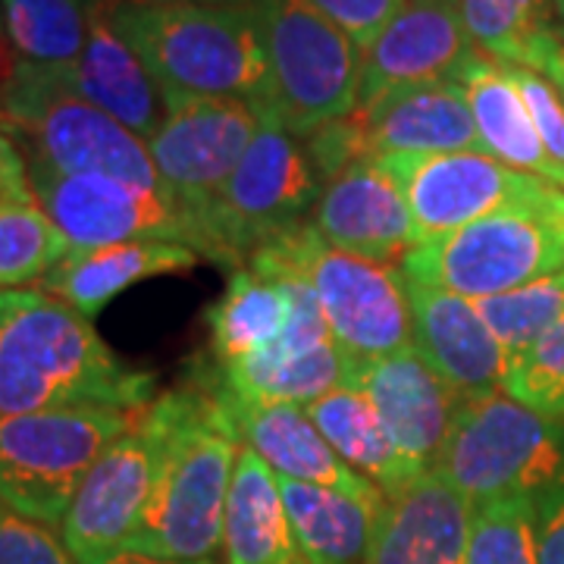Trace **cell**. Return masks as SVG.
Returning a JSON list of instances; mask_svg holds the SVG:
<instances>
[{
	"instance_id": "7",
	"label": "cell",
	"mask_w": 564,
	"mask_h": 564,
	"mask_svg": "<svg viewBox=\"0 0 564 564\" xmlns=\"http://www.w3.org/2000/svg\"><path fill=\"white\" fill-rule=\"evenodd\" d=\"M270 69L267 120L307 139L358 110L364 51L304 0H251Z\"/></svg>"
},
{
	"instance_id": "25",
	"label": "cell",
	"mask_w": 564,
	"mask_h": 564,
	"mask_svg": "<svg viewBox=\"0 0 564 564\" xmlns=\"http://www.w3.org/2000/svg\"><path fill=\"white\" fill-rule=\"evenodd\" d=\"M302 282L263 276L251 267L229 273L226 292L207 311L210 355L217 367L254 358L282 343L299 321Z\"/></svg>"
},
{
	"instance_id": "22",
	"label": "cell",
	"mask_w": 564,
	"mask_h": 564,
	"mask_svg": "<svg viewBox=\"0 0 564 564\" xmlns=\"http://www.w3.org/2000/svg\"><path fill=\"white\" fill-rule=\"evenodd\" d=\"M373 161L383 158H433L480 151L484 141L462 82H436L399 91L377 107L355 110Z\"/></svg>"
},
{
	"instance_id": "43",
	"label": "cell",
	"mask_w": 564,
	"mask_h": 564,
	"mask_svg": "<svg viewBox=\"0 0 564 564\" xmlns=\"http://www.w3.org/2000/svg\"><path fill=\"white\" fill-rule=\"evenodd\" d=\"M552 22H555V35L564 41V0H552Z\"/></svg>"
},
{
	"instance_id": "50",
	"label": "cell",
	"mask_w": 564,
	"mask_h": 564,
	"mask_svg": "<svg viewBox=\"0 0 564 564\" xmlns=\"http://www.w3.org/2000/svg\"><path fill=\"white\" fill-rule=\"evenodd\" d=\"M448 3H455V0H448Z\"/></svg>"
},
{
	"instance_id": "23",
	"label": "cell",
	"mask_w": 564,
	"mask_h": 564,
	"mask_svg": "<svg viewBox=\"0 0 564 564\" xmlns=\"http://www.w3.org/2000/svg\"><path fill=\"white\" fill-rule=\"evenodd\" d=\"M61 79L88 104L126 126L144 144L154 139L163 122V91L132 44L110 25L107 13H91L88 41L79 61L54 66Z\"/></svg>"
},
{
	"instance_id": "30",
	"label": "cell",
	"mask_w": 564,
	"mask_h": 564,
	"mask_svg": "<svg viewBox=\"0 0 564 564\" xmlns=\"http://www.w3.org/2000/svg\"><path fill=\"white\" fill-rule=\"evenodd\" d=\"M73 248L39 202L0 204V289L35 285Z\"/></svg>"
},
{
	"instance_id": "26",
	"label": "cell",
	"mask_w": 564,
	"mask_h": 564,
	"mask_svg": "<svg viewBox=\"0 0 564 564\" xmlns=\"http://www.w3.org/2000/svg\"><path fill=\"white\" fill-rule=\"evenodd\" d=\"M226 564H307L292 533L280 480L254 448L242 445L226 514H223Z\"/></svg>"
},
{
	"instance_id": "32",
	"label": "cell",
	"mask_w": 564,
	"mask_h": 564,
	"mask_svg": "<svg viewBox=\"0 0 564 564\" xmlns=\"http://www.w3.org/2000/svg\"><path fill=\"white\" fill-rule=\"evenodd\" d=\"M480 317L489 323L505 355L514 361L533 343H540L552 326L564 321V270L521 285L496 299L477 302Z\"/></svg>"
},
{
	"instance_id": "2",
	"label": "cell",
	"mask_w": 564,
	"mask_h": 564,
	"mask_svg": "<svg viewBox=\"0 0 564 564\" xmlns=\"http://www.w3.org/2000/svg\"><path fill=\"white\" fill-rule=\"evenodd\" d=\"M158 377L113 355L88 317L41 289H20L0 317V417L51 408L141 411Z\"/></svg>"
},
{
	"instance_id": "33",
	"label": "cell",
	"mask_w": 564,
	"mask_h": 564,
	"mask_svg": "<svg viewBox=\"0 0 564 564\" xmlns=\"http://www.w3.org/2000/svg\"><path fill=\"white\" fill-rule=\"evenodd\" d=\"M467 564H540L533 499H499L474 514Z\"/></svg>"
},
{
	"instance_id": "38",
	"label": "cell",
	"mask_w": 564,
	"mask_h": 564,
	"mask_svg": "<svg viewBox=\"0 0 564 564\" xmlns=\"http://www.w3.org/2000/svg\"><path fill=\"white\" fill-rule=\"evenodd\" d=\"M329 22H336L358 47H370V41L383 32V25L402 7L404 0H304Z\"/></svg>"
},
{
	"instance_id": "21",
	"label": "cell",
	"mask_w": 564,
	"mask_h": 564,
	"mask_svg": "<svg viewBox=\"0 0 564 564\" xmlns=\"http://www.w3.org/2000/svg\"><path fill=\"white\" fill-rule=\"evenodd\" d=\"M414 317V345L464 399L502 392L511 358L480 317L477 302L404 276Z\"/></svg>"
},
{
	"instance_id": "31",
	"label": "cell",
	"mask_w": 564,
	"mask_h": 564,
	"mask_svg": "<svg viewBox=\"0 0 564 564\" xmlns=\"http://www.w3.org/2000/svg\"><path fill=\"white\" fill-rule=\"evenodd\" d=\"M477 51L511 66H533L540 41L555 32L533 0H455Z\"/></svg>"
},
{
	"instance_id": "18",
	"label": "cell",
	"mask_w": 564,
	"mask_h": 564,
	"mask_svg": "<svg viewBox=\"0 0 564 564\" xmlns=\"http://www.w3.org/2000/svg\"><path fill=\"white\" fill-rule=\"evenodd\" d=\"M477 508L443 470L383 496L364 564H467Z\"/></svg>"
},
{
	"instance_id": "46",
	"label": "cell",
	"mask_w": 564,
	"mask_h": 564,
	"mask_svg": "<svg viewBox=\"0 0 564 564\" xmlns=\"http://www.w3.org/2000/svg\"><path fill=\"white\" fill-rule=\"evenodd\" d=\"M76 3H82L88 13H98V10H104V7H107V0H76Z\"/></svg>"
},
{
	"instance_id": "11",
	"label": "cell",
	"mask_w": 564,
	"mask_h": 564,
	"mask_svg": "<svg viewBox=\"0 0 564 564\" xmlns=\"http://www.w3.org/2000/svg\"><path fill=\"white\" fill-rule=\"evenodd\" d=\"M22 161L35 202L66 236L69 248L180 242L210 261L204 226L166 192L135 188L110 176H66L35 158Z\"/></svg>"
},
{
	"instance_id": "40",
	"label": "cell",
	"mask_w": 564,
	"mask_h": 564,
	"mask_svg": "<svg viewBox=\"0 0 564 564\" xmlns=\"http://www.w3.org/2000/svg\"><path fill=\"white\" fill-rule=\"evenodd\" d=\"M7 202H35V195L29 185L22 151L17 148V141L0 129V204Z\"/></svg>"
},
{
	"instance_id": "14",
	"label": "cell",
	"mask_w": 564,
	"mask_h": 564,
	"mask_svg": "<svg viewBox=\"0 0 564 564\" xmlns=\"http://www.w3.org/2000/svg\"><path fill=\"white\" fill-rule=\"evenodd\" d=\"M158 433L144 421L107 445L66 508L61 536L76 564H104L139 533L158 480Z\"/></svg>"
},
{
	"instance_id": "4",
	"label": "cell",
	"mask_w": 564,
	"mask_h": 564,
	"mask_svg": "<svg viewBox=\"0 0 564 564\" xmlns=\"http://www.w3.org/2000/svg\"><path fill=\"white\" fill-rule=\"evenodd\" d=\"M245 267L263 276L302 280L321 304L333 343L351 364L377 361L414 345V317L399 263H380L339 251L299 223L263 242Z\"/></svg>"
},
{
	"instance_id": "39",
	"label": "cell",
	"mask_w": 564,
	"mask_h": 564,
	"mask_svg": "<svg viewBox=\"0 0 564 564\" xmlns=\"http://www.w3.org/2000/svg\"><path fill=\"white\" fill-rule=\"evenodd\" d=\"M540 564H564V480L533 499Z\"/></svg>"
},
{
	"instance_id": "12",
	"label": "cell",
	"mask_w": 564,
	"mask_h": 564,
	"mask_svg": "<svg viewBox=\"0 0 564 564\" xmlns=\"http://www.w3.org/2000/svg\"><path fill=\"white\" fill-rule=\"evenodd\" d=\"M163 104L166 110L161 129L148 141L151 161L161 173L163 188L204 226L210 239V261H217L207 214L258 135L263 122L261 107L239 98L182 91H163Z\"/></svg>"
},
{
	"instance_id": "34",
	"label": "cell",
	"mask_w": 564,
	"mask_h": 564,
	"mask_svg": "<svg viewBox=\"0 0 564 564\" xmlns=\"http://www.w3.org/2000/svg\"><path fill=\"white\" fill-rule=\"evenodd\" d=\"M505 392L545 417L564 421V321L511 361Z\"/></svg>"
},
{
	"instance_id": "36",
	"label": "cell",
	"mask_w": 564,
	"mask_h": 564,
	"mask_svg": "<svg viewBox=\"0 0 564 564\" xmlns=\"http://www.w3.org/2000/svg\"><path fill=\"white\" fill-rule=\"evenodd\" d=\"M0 564H76L63 536L0 505Z\"/></svg>"
},
{
	"instance_id": "28",
	"label": "cell",
	"mask_w": 564,
	"mask_h": 564,
	"mask_svg": "<svg viewBox=\"0 0 564 564\" xmlns=\"http://www.w3.org/2000/svg\"><path fill=\"white\" fill-rule=\"evenodd\" d=\"M280 480L292 533L307 564H364L380 505L361 502L336 489Z\"/></svg>"
},
{
	"instance_id": "1",
	"label": "cell",
	"mask_w": 564,
	"mask_h": 564,
	"mask_svg": "<svg viewBox=\"0 0 564 564\" xmlns=\"http://www.w3.org/2000/svg\"><path fill=\"white\" fill-rule=\"evenodd\" d=\"M144 421L158 433V480L139 533L126 549L210 562L223 545V514L242 452L232 414L210 386L188 380L144 408Z\"/></svg>"
},
{
	"instance_id": "48",
	"label": "cell",
	"mask_w": 564,
	"mask_h": 564,
	"mask_svg": "<svg viewBox=\"0 0 564 564\" xmlns=\"http://www.w3.org/2000/svg\"><path fill=\"white\" fill-rule=\"evenodd\" d=\"M0 41H7V35H3V17H0Z\"/></svg>"
},
{
	"instance_id": "6",
	"label": "cell",
	"mask_w": 564,
	"mask_h": 564,
	"mask_svg": "<svg viewBox=\"0 0 564 564\" xmlns=\"http://www.w3.org/2000/svg\"><path fill=\"white\" fill-rule=\"evenodd\" d=\"M408 280L486 302L564 270V195L521 204L414 245L399 261Z\"/></svg>"
},
{
	"instance_id": "29",
	"label": "cell",
	"mask_w": 564,
	"mask_h": 564,
	"mask_svg": "<svg viewBox=\"0 0 564 564\" xmlns=\"http://www.w3.org/2000/svg\"><path fill=\"white\" fill-rule=\"evenodd\" d=\"M3 35L35 66H69L88 41L91 13L76 0H0Z\"/></svg>"
},
{
	"instance_id": "19",
	"label": "cell",
	"mask_w": 564,
	"mask_h": 564,
	"mask_svg": "<svg viewBox=\"0 0 564 564\" xmlns=\"http://www.w3.org/2000/svg\"><path fill=\"white\" fill-rule=\"evenodd\" d=\"M314 229L333 248L380 263H399L414 245H421L399 182L373 158L348 166L323 185L314 204Z\"/></svg>"
},
{
	"instance_id": "10",
	"label": "cell",
	"mask_w": 564,
	"mask_h": 564,
	"mask_svg": "<svg viewBox=\"0 0 564 564\" xmlns=\"http://www.w3.org/2000/svg\"><path fill=\"white\" fill-rule=\"evenodd\" d=\"M321 192L323 182L304 151V141L263 117L258 135L207 214L217 263L232 270L245 267L263 242L304 223Z\"/></svg>"
},
{
	"instance_id": "3",
	"label": "cell",
	"mask_w": 564,
	"mask_h": 564,
	"mask_svg": "<svg viewBox=\"0 0 564 564\" xmlns=\"http://www.w3.org/2000/svg\"><path fill=\"white\" fill-rule=\"evenodd\" d=\"M110 25L132 44L161 91L270 104V69L251 3L107 0Z\"/></svg>"
},
{
	"instance_id": "35",
	"label": "cell",
	"mask_w": 564,
	"mask_h": 564,
	"mask_svg": "<svg viewBox=\"0 0 564 564\" xmlns=\"http://www.w3.org/2000/svg\"><path fill=\"white\" fill-rule=\"evenodd\" d=\"M304 141V151L314 163L321 182H333L339 173H345L348 166L355 163L370 161V151H367V135H364V126L358 120V113H348L343 120L323 122L321 129H314Z\"/></svg>"
},
{
	"instance_id": "45",
	"label": "cell",
	"mask_w": 564,
	"mask_h": 564,
	"mask_svg": "<svg viewBox=\"0 0 564 564\" xmlns=\"http://www.w3.org/2000/svg\"><path fill=\"white\" fill-rule=\"evenodd\" d=\"M533 7H536V13L552 25V0H533ZM552 29H555V25H552Z\"/></svg>"
},
{
	"instance_id": "24",
	"label": "cell",
	"mask_w": 564,
	"mask_h": 564,
	"mask_svg": "<svg viewBox=\"0 0 564 564\" xmlns=\"http://www.w3.org/2000/svg\"><path fill=\"white\" fill-rule=\"evenodd\" d=\"M204 258L180 242H126L104 248H73L39 289L44 295L69 304L82 317L101 314L129 285L163 273H185Z\"/></svg>"
},
{
	"instance_id": "16",
	"label": "cell",
	"mask_w": 564,
	"mask_h": 564,
	"mask_svg": "<svg viewBox=\"0 0 564 564\" xmlns=\"http://www.w3.org/2000/svg\"><path fill=\"white\" fill-rule=\"evenodd\" d=\"M348 383L361 389L408 462L421 470L440 464L467 399L423 358L417 345L377 361L351 364Z\"/></svg>"
},
{
	"instance_id": "47",
	"label": "cell",
	"mask_w": 564,
	"mask_h": 564,
	"mask_svg": "<svg viewBox=\"0 0 564 564\" xmlns=\"http://www.w3.org/2000/svg\"><path fill=\"white\" fill-rule=\"evenodd\" d=\"M192 3H251V0H192Z\"/></svg>"
},
{
	"instance_id": "41",
	"label": "cell",
	"mask_w": 564,
	"mask_h": 564,
	"mask_svg": "<svg viewBox=\"0 0 564 564\" xmlns=\"http://www.w3.org/2000/svg\"><path fill=\"white\" fill-rule=\"evenodd\" d=\"M530 69H536V73L545 76L555 88H564V41L558 39L555 32H549V35L540 41L536 57H533V66H530Z\"/></svg>"
},
{
	"instance_id": "9",
	"label": "cell",
	"mask_w": 564,
	"mask_h": 564,
	"mask_svg": "<svg viewBox=\"0 0 564 564\" xmlns=\"http://www.w3.org/2000/svg\"><path fill=\"white\" fill-rule=\"evenodd\" d=\"M474 508L499 499H540L564 480V421L508 392L467 399L436 464Z\"/></svg>"
},
{
	"instance_id": "15",
	"label": "cell",
	"mask_w": 564,
	"mask_h": 564,
	"mask_svg": "<svg viewBox=\"0 0 564 564\" xmlns=\"http://www.w3.org/2000/svg\"><path fill=\"white\" fill-rule=\"evenodd\" d=\"M474 54L477 44L464 29L458 3L404 0L370 47H364L358 110L377 107L399 91L455 82Z\"/></svg>"
},
{
	"instance_id": "42",
	"label": "cell",
	"mask_w": 564,
	"mask_h": 564,
	"mask_svg": "<svg viewBox=\"0 0 564 564\" xmlns=\"http://www.w3.org/2000/svg\"><path fill=\"white\" fill-rule=\"evenodd\" d=\"M104 564H214V562H176V558H158V555H144V552L122 549V552H117V555H110Z\"/></svg>"
},
{
	"instance_id": "37",
	"label": "cell",
	"mask_w": 564,
	"mask_h": 564,
	"mask_svg": "<svg viewBox=\"0 0 564 564\" xmlns=\"http://www.w3.org/2000/svg\"><path fill=\"white\" fill-rule=\"evenodd\" d=\"M505 66H508L511 79H514L521 98H524L545 151L558 163H564V95L545 76H540L536 69L511 66V63H505Z\"/></svg>"
},
{
	"instance_id": "27",
	"label": "cell",
	"mask_w": 564,
	"mask_h": 564,
	"mask_svg": "<svg viewBox=\"0 0 564 564\" xmlns=\"http://www.w3.org/2000/svg\"><path fill=\"white\" fill-rule=\"evenodd\" d=\"M304 411L311 414V421L321 430L329 448L339 455V462L348 464L367 484L377 486L383 496L399 492L402 486L423 474L389 440L386 426L358 386L343 383L339 389L321 395L317 402L304 404Z\"/></svg>"
},
{
	"instance_id": "8",
	"label": "cell",
	"mask_w": 564,
	"mask_h": 564,
	"mask_svg": "<svg viewBox=\"0 0 564 564\" xmlns=\"http://www.w3.org/2000/svg\"><path fill=\"white\" fill-rule=\"evenodd\" d=\"M141 411L51 408L0 417V505L47 527L63 524L85 474Z\"/></svg>"
},
{
	"instance_id": "49",
	"label": "cell",
	"mask_w": 564,
	"mask_h": 564,
	"mask_svg": "<svg viewBox=\"0 0 564 564\" xmlns=\"http://www.w3.org/2000/svg\"><path fill=\"white\" fill-rule=\"evenodd\" d=\"M558 91H562V95H564V88H558Z\"/></svg>"
},
{
	"instance_id": "17",
	"label": "cell",
	"mask_w": 564,
	"mask_h": 564,
	"mask_svg": "<svg viewBox=\"0 0 564 564\" xmlns=\"http://www.w3.org/2000/svg\"><path fill=\"white\" fill-rule=\"evenodd\" d=\"M198 370H204L223 392L242 402L311 404L326 392L348 383L351 361L345 358L343 348L333 343L321 304L302 282L299 321L282 343L245 361L226 364V367L210 361Z\"/></svg>"
},
{
	"instance_id": "20",
	"label": "cell",
	"mask_w": 564,
	"mask_h": 564,
	"mask_svg": "<svg viewBox=\"0 0 564 564\" xmlns=\"http://www.w3.org/2000/svg\"><path fill=\"white\" fill-rule=\"evenodd\" d=\"M192 380L210 386L220 395V402L236 421L242 443L254 448L276 477L326 486V489H336L345 496H355L361 502H383V492L377 486L367 484L348 464L339 462V455L323 440L311 414L304 411V404L242 402V399L223 392L204 370H195Z\"/></svg>"
},
{
	"instance_id": "5",
	"label": "cell",
	"mask_w": 564,
	"mask_h": 564,
	"mask_svg": "<svg viewBox=\"0 0 564 564\" xmlns=\"http://www.w3.org/2000/svg\"><path fill=\"white\" fill-rule=\"evenodd\" d=\"M0 129L17 141L22 158H35L57 173L110 176L166 192L148 144L79 98L54 66L17 63L13 76L0 85Z\"/></svg>"
},
{
	"instance_id": "44",
	"label": "cell",
	"mask_w": 564,
	"mask_h": 564,
	"mask_svg": "<svg viewBox=\"0 0 564 564\" xmlns=\"http://www.w3.org/2000/svg\"><path fill=\"white\" fill-rule=\"evenodd\" d=\"M17 295H20V289H0V317L10 311V304L17 302Z\"/></svg>"
},
{
	"instance_id": "13",
	"label": "cell",
	"mask_w": 564,
	"mask_h": 564,
	"mask_svg": "<svg viewBox=\"0 0 564 564\" xmlns=\"http://www.w3.org/2000/svg\"><path fill=\"white\" fill-rule=\"evenodd\" d=\"M380 163L399 182L411 217L417 223L421 242L448 236L508 207L555 202L558 195H564L543 180L527 176L480 151L433 158H383Z\"/></svg>"
}]
</instances>
